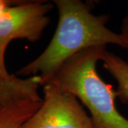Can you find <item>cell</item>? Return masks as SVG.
<instances>
[{"instance_id":"cell-1","label":"cell","mask_w":128,"mask_h":128,"mask_svg":"<svg viewBox=\"0 0 128 128\" xmlns=\"http://www.w3.org/2000/svg\"><path fill=\"white\" fill-rule=\"evenodd\" d=\"M58 22L50 43L40 55L16 72L17 76H39L41 86L67 60L82 50L113 44L123 48L128 45L121 34L107 27L108 15H95L80 0H54Z\"/></svg>"},{"instance_id":"cell-2","label":"cell","mask_w":128,"mask_h":128,"mask_svg":"<svg viewBox=\"0 0 128 128\" xmlns=\"http://www.w3.org/2000/svg\"><path fill=\"white\" fill-rule=\"evenodd\" d=\"M105 46L82 50L67 60L42 84L51 83L76 97L87 108L94 128H128V120L117 110L115 90L96 70Z\"/></svg>"},{"instance_id":"cell-3","label":"cell","mask_w":128,"mask_h":128,"mask_svg":"<svg viewBox=\"0 0 128 128\" xmlns=\"http://www.w3.org/2000/svg\"><path fill=\"white\" fill-rule=\"evenodd\" d=\"M53 2L0 0V41L9 45L14 39L36 42L50 22Z\"/></svg>"},{"instance_id":"cell-4","label":"cell","mask_w":128,"mask_h":128,"mask_svg":"<svg viewBox=\"0 0 128 128\" xmlns=\"http://www.w3.org/2000/svg\"><path fill=\"white\" fill-rule=\"evenodd\" d=\"M43 87L41 107L22 128H94L76 97L51 83Z\"/></svg>"},{"instance_id":"cell-5","label":"cell","mask_w":128,"mask_h":128,"mask_svg":"<svg viewBox=\"0 0 128 128\" xmlns=\"http://www.w3.org/2000/svg\"><path fill=\"white\" fill-rule=\"evenodd\" d=\"M41 86L39 76L21 78L15 75H0V110L12 102L22 100L40 101L38 88Z\"/></svg>"},{"instance_id":"cell-6","label":"cell","mask_w":128,"mask_h":128,"mask_svg":"<svg viewBox=\"0 0 128 128\" xmlns=\"http://www.w3.org/2000/svg\"><path fill=\"white\" fill-rule=\"evenodd\" d=\"M42 101L22 100L6 105L0 110V128H22L41 107Z\"/></svg>"},{"instance_id":"cell-7","label":"cell","mask_w":128,"mask_h":128,"mask_svg":"<svg viewBox=\"0 0 128 128\" xmlns=\"http://www.w3.org/2000/svg\"><path fill=\"white\" fill-rule=\"evenodd\" d=\"M102 61L104 68L118 82L116 96L122 102L128 104V61L108 50Z\"/></svg>"},{"instance_id":"cell-8","label":"cell","mask_w":128,"mask_h":128,"mask_svg":"<svg viewBox=\"0 0 128 128\" xmlns=\"http://www.w3.org/2000/svg\"><path fill=\"white\" fill-rule=\"evenodd\" d=\"M8 45L0 41V75L8 76L10 74L8 73L4 62V56Z\"/></svg>"},{"instance_id":"cell-9","label":"cell","mask_w":128,"mask_h":128,"mask_svg":"<svg viewBox=\"0 0 128 128\" xmlns=\"http://www.w3.org/2000/svg\"><path fill=\"white\" fill-rule=\"evenodd\" d=\"M120 34L128 45V14L126 15V16L122 20Z\"/></svg>"}]
</instances>
